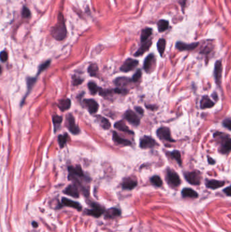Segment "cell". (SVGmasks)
<instances>
[{
  "instance_id": "1",
  "label": "cell",
  "mask_w": 231,
  "mask_h": 232,
  "mask_svg": "<svg viewBox=\"0 0 231 232\" xmlns=\"http://www.w3.org/2000/svg\"><path fill=\"white\" fill-rule=\"evenodd\" d=\"M52 34L58 41L63 40L67 36V29H66L65 19L61 13L58 14L57 24L52 28Z\"/></svg>"
},
{
  "instance_id": "2",
  "label": "cell",
  "mask_w": 231,
  "mask_h": 232,
  "mask_svg": "<svg viewBox=\"0 0 231 232\" xmlns=\"http://www.w3.org/2000/svg\"><path fill=\"white\" fill-rule=\"evenodd\" d=\"M220 143L219 152L222 154H228L231 151V137L222 132H216L213 134Z\"/></svg>"
},
{
  "instance_id": "3",
  "label": "cell",
  "mask_w": 231,
  "mask_h": 232,
  "mask_svg": "<svg viewBox=\"0 0 231 232\" xmlns=\"http://www.w3.org/2000/svg\"><path fill=\"white\" fill-rule=\"evenodd\" d=\"M166 180L167 183L172 188L178 187L181 183V180L176 172H174L171 169L168 168L166 173Z\"/></svg>"
},
{
  "instance_id": "4",
  "label": "cell",
  "mask_w": 231,
  "mask_h": 232,
  "mask_svg": "<svg viewBox=\"0 0 231 232\" xmlns=\"http://www.w3.org/2000/svg\"><path fill=\"white\" fill-rule=\"evenodd\" d=\"M184 177H185L186 180L191 185H199L201 183V175L199 171L186 172L184 174Z\"/></svg>"
},
{
  "instance_id": "5",
  "label": "cell",
  "mask_w": 231,
  "mask_h": 232,
  "mask_svg": "<svg viewBox=\"0 0 231 232\" xmlns=\"http://www.w3.org/2000/svg\"><path fill=\"white\" fill-rule=\"evenodd\" d=\"M157 135L161 140H164L168 142H175L171 136V132L169 128L161 127L157 130Z\"/></svg>"
},
{
  "instance_id": "6",
  "label": "cell",
  "mask_w": 231,
  "mask_h": 232,
  "mask_svg": "<svg viewBox=\"0 0 231 232\" xmlns=\"http://www.w3.org/2000/svg\"><path fill=\"white\" fill-rule=\"evenodd\" d=\"M213 75L216 84L218 86H221L222 75V61L220 60H218L216 62L215 67H214Z\"/></svg>"
},
{
  "instance_id": "7",
  "label": "cell",
  "mask_w": 231,
  "mask_h": 232,
  "mask_svg": "<svg viewBox=\"0 0 231 232\" xmlns=\"http://www.w3.org/2000/svg\"><path fill=\"white\" fill-rule=\"evenodd\" d=\"M157 145V142L151 137L145 136L143 138H142L140 140V147L143 149H149L153 148Z\"/></svg>"
},
{
  "instance_id": "8",
  "label": "cell",
  "mask_w": 231,
  "mask_h": 232,
  "mask_svg": "<svg viewBox=\"0 0 231 232\" xmlns=\"http://www.w3.org/2000/svg\"><path fill=\"white\" fill-rule=\"evenodd\" d=\"M138 65V61L132 58H128L124 62L121 67V71L123 72H128L133 70Z\"/></svg>"
},
{
  "instance_id": "9",
  "label": "cell",
  "mask_w": 231,
  "mask_h": 232,
  "mask_svg": "<svg viewBox=\"0 0 231 232\" xmlns=\"http://www.w3.org/2000/svg\"><path fill=\"white\" fill-rule=\"evenodd\" d=\"M125 118L131 124L134 126H138L140 124V118L133 111L127 110L125 114Z\"/></svg>"
},
{
  "instance_id": "10",
  "label": "cell",
  "mask_w": 231,
  "mask_h": 232,
  "mask_svg": "<svg viewBox=\"0 0 231 232\" xmlns=\"http://www.w3.org/2000/svg\"><path fill=\"white\" fill-rule=\"evenodd\" d=\"M67 123H68V128L69 131L72 132L74 134H77L80 132V129L78 128L77 125L75 124V119L72 117V115L69 114L67 118Z\"/></svg>"
},
{
  "instance_id": "11",
  "label": "cell",
  "mask_w": 231,
  "mask_h": 232,
  "mask_svg": "<svg viewBox=\"0 0 231 232\" xmlns=\"http://www.w3.org/2000/svg\"><path fill=\"white\" fill-rule=\"evenodd\" d=\"M86 211H87L88 214L92 215V216H94L95 217H99L100 216H101L104 212L102 208H101L98 204H94V203L92 204L90 209H89Z\"/></svg>"
},
{
  "instance_id": "12",
  "label": "cell",
  "mask_w": 231,
  "mask_h": 232,
  "mask_svg": "<svg viewBox=\"0 0 231 232\" xmlns=\"http://www.w3.org/2000/svg\"><path fill=\"white\" fill-rule=\"evenodd\" d=\"M84 102L90 114H95L98 111V104L94 99H85Z\"/></svg>"
},
{
  "instance_id": "13",
  "label": "cell",
  "mask_w": 231,
  "mask_h": 232,
  "mask_svg": "<svg viewBox=\"0 0 231 232\" xmlns=\"http://www.w3.org/2000/svg\"><path fill=\"white\" fill-rule=\"evenodd\" d=\"M64 193L73 198H79V196H80V191L78 190V186L75 183L69 185L65 189Z\"/></svg>"
},
{
  "instance_id": "14",
  "label": "cell",
  "mask_w": 231,
  "mask_h": 232,
  "mask_svg": "<svg viewBox=\"0 0 231 232\" xmlns=\"http://www.w3.org/2000/svg\"><path fill=\"white\" fill-rule=\"evenodd\" d=\"M199 46V43H193V44H184L183 42H178L176 43V48L179 50L180 51H184V50H193L195 49L197 46Z\"/></svg>"
},
{
  "instance_id": "15",
  "label": "cell",
  "mask_w": 231,
  "mask_h": 232,
  "mask_svg": "<svg viewBox=\"0 0 231 232\" xmlns=\"http://www.w3.org/2000/svg\"><path fill=\"white\" fill-rule=\"evenodd\" d=\"M155 56L153 54L148 55L145 58L144 62V69L147 72H150L152 71V68H153V65H155Z\"/></svg>"
},
{
  "instance_id": "16",
  "label": "cell",
  "mask_w": 231,
  "mask_h": 232,
  "mask_svg": "<svg viewBox=\"0 0 231 232\" xmlns=\"http://www.w3.org/2000/svg\"><path fill=\"white\" fill-rule=\"evenodd\" d=\"M225 183L222 181H217L214 179H207L206 181V185L207 188L212 189V190H216L223 187Z\"/></svg>"
},
{
  "instance_id": "17",
  "label": "cell",
  "mask_w": 231,
  "mask_h": 232,
  "mask_svg": "<svg viewBox=\"0 0 231 232\" xmlns=\"http://www.w3.org/2000/svg\"><path fill=\"white\" fill-rule=\"evenodd\" d=\"M214 105H215V102L211 100L208 96H203L202 98H201L200 102L201 109H206L208 108H212Z\"/></svg>"
},
{
  "instance_id": "18",
  "label": "cell",
  "mask_w": 231,
  "mask_h": 232,
  "mask_svg": "<svg viewBox=\"0 0 231 232\" xmlns=\"http://www.w3.org/2000/svg\"><path fill=\"white\" fill-rule=\"evenodd\" d=\"M62 204L64 205V206H69V207L75 208V209H77L78 210H81V206L80 205V204H79L77 202L71 200H69V199L66 198H62Z\"/></svg>"
},
{
  "instance_id": "19",
  "label": "cell",
  "mask_w": 231,
  "mask_h": 232,
  "mask_svg": "<svg viewBox=\"0 0 231 232\" xmlns=\"http://www.w3.org/2000/svg\"><path fill=\"white\" fill-rule=\"evenodd\" d=\"M137 181L136 180H134L131 178H127L124 179L123 182L122 183V187L125 190H133L134 188L136 187Z\"/></svg>"
},
{
  "instance_id": "20",
  "label": "cell",
  "mask_w": 231,
  "mask_h": 232,
  "mask_svg": "<svg viewBox=\"0 0 231 232\" xmlns=\"http://www.w3.org/2000/svg\"><path fill=\"white\" fill-rule=\"evenodd\" d=\"M182 195L183 198H197L199 195L197 192L190 188H184L182 191Z\"/></svg>"
},
{
  "instance_id": "21",
  "label": "cell",
  "mask_w": 231,
  "mask_h": 232,
  "mask_svg": "<svg viewBox=\"0 0 231 232\" xmlns=\"http://www.w3.org/2000/svg\"><path fill=\"white\" fill-rule=\"evenodd\" d=\"M151 45H152V42L151 40L144 42L143 44L140 46V48L138 50V51L135 53L134 55L136 56H139L143 55L145 52L149 50Z\"/></svg>"
},
{
  "instance_id": "22",
  "label": "cell",
  "mask_w": 231,
  "mask_h": 232,
  "mask_svg": "<svg viewBox=\"0 0 231 232\" xmlns=\"http://www.w3.org/2000/svg\"><path fill=\"white\" fill-rule=\"evenodd\" d=\"M71 102L70 99L66 98L62 99V100L59 101L58 106L62 111H65L66 110H68V109L71 107Z\"/></svg>"
},
{
  "instance_id": "23",
  "label": "cell",
  "mask_w": 231,
  "mask_h": 232,
  "mask_svg": "<svg viewBox=\"0 0 231 232\" xmlns=\"http://www.w3.org/2000/svg\"><path fill=\"white\" fill-rule=\"evenodd\" d=\"M115 127L120 131L127 132V133H129V134H134V132L130 130V129L127 128V126L125 125V124L123 122V121H119V122H116V123L115 124Z\"/></svg>"
},
{
  "instance_id": "24",
  "label": "cell",
  "mask_w": 231,
  "mask_h": 232,
  "mask_svg": "<svg viewBox=\"0 0 231 232\" xmlns=\"http://www.w3.org/2000/svg\"><path fill=\"white\" fill-rule=\"evenodd\" d=\"M113 141L115 142H116L117 143H118V144L123 145H125V146H126V145H131V142L130 141L126 140V139L122 138L121 137H119V136L118 135V134L116 132H113Z\"/></svg>"
},
{
  "instance_id": "25",
  "label": "cell",
  "mask_w": 231,
  "mask_h": 232,
  "mask_svg": "<svg viewBox=\"0 0 231 232\" xmlns=\"http://www.w3.org/2000/svg\"><path fill=\"white\" fill-rule=\"evenodd\" d=\"M120 214L121 213L119 210L117 209L116 208H112L107 211L106 214H105V218H113L114 217L119 216Z\"/></svg>"
},
{
  "instance_id": "26",
  "label": "cell",
  "mask_w": 231,
  "mask_h": 232,
  "mask_svg": "<svg viewBox=\"0 0 231 232\" xmlns=\"http://www.w3.org/2000/svg\"><path fill=\"white\" fill-rule=\"evenodd\" d=\"M168 154H169V155L171 158L174 159V160L178 162V164L180 166H182V158H181V154L179 151L174 150L172 151H170L168 152Z\"/></svg>"
},
{
  "instance_id": "27",
  "label": "cell",
  "mask_w": 231,
  "mask_h": 232,
  "mask_svg": "<svg viewBox=\"0 0 231 232\" xmlns=\"http://www.w3.org/2000/svg\"><path fill=\"white\" fill-rule=\"evenodd\" d=\"M97 119H98V122H99V124H100L101 126L104 129H105V130H107V129L110 128L111 124L107 119L102 117V116L100 115H98Z\"/></svg>"
},
{
  "instance_id": "28",
  "label": "cell",
  "mask_w": 231,
  "mask_h": 232,
  "mask_svg": "<svg viewBox=\"0 0 231 232\" xmlns=\"http://www.w3.org/2000/svg\"><path fill=\"white\" fill-rule=\"evenodd\" d=\"M151 34H152V29H151L147 28V29H144V30L142 31V34H141V37H140L141 42L143 43L147 42V39H148V38H149L150 36L151 35Z\"/></svg>"
},
{
  "instance_id": "29",
  "label": "cell",
  "mask_w": 231,
  "mask_h": 232,
  "mask_svg": "<svg viewBox=\"0 0 231 232\" xmlns=\"http://www.w3.org/2000/svg\"><path fill=\"white\" fill-rule=\"evenodd\" d=\"M157 50L159 51V54L161 56H163L165 49H166V40L164 39H160L159 41L157 42Z\"/></svg>"
},
{
  "instance_id": "30",
  "label": "cell",
  "mask_w": 231,
  "mask_h": 232,
  "mask_svg": "<svg viewBox=\"0 0 231 232\" xmlns=\"http://www.w3.org/2000/svg\"><path fill=\"white\" fill-rule=\"evenodd\" d=\"M158 29H159V32H163L167 30L168 26H169V22L168 21H166V20H161L157 23Z\"/></svg>"
},
{
  "instance_id": "31",
  "label": "cell",
  "mask_w": 231,
  "mask_h": 232,
  "mask_svg": "<svg viewBox=\"0 0 231 232\" xmlns=\"http://www.w3.org/2000/svg\"><path fill=\"white\" fill-rule=\"evenodd\" d=\"M52 120H53V123L54 126V132H57L62 123V118L61 116L54 115L53 118H52Z\"/></svg>"
},
{
  "instance_id": "32",
  "label": "cell",
  "mask_w": 231,
  "mask_h": 232,
  "mask_svg": "<svg viewBox=\"0 0 231 232\" xmlns=\"http://www.w3.org/2000/svg\"><path fill=\"white\" fill-rule=\"evenodd\" d=\"M151 182L153 185L156 187H161L163 185V181L161 180V178L157 176V175H155L153 177L151 178Z\"/></svg>"
},
{
  "instance_id": "33",
  "label": "cell",
  "mask_w": 231,
  "mask_h": 232,
  "mask_svg": "<svg viewBox=\"0 0 231 232\" xmlns=\"http://www.w3.org/2000/svg\"><path fill=\"white\" fill-rule=\"evenodd\" d=\"M98 71V67L96 64H92L88 67V72L91 76H96Z\"/></svg>"
},
{
  "instance_id": "34",
  "label": "cell",
  "mask_w": 231,
  "mask_h": 232,
  "mask_svg": "<svg viewBox=\"0 0 231 232\" xmlns=\"http://www.w3.org/2000/svg\"><path fill=\"white\" fill-rule=\"evenodd\" d=\"M130 79L127 78H118L115 81V84L117 86H124L125 85H127L128 82H130Z\"/></svg>"
},
{
  "instance_id": "35",
  "label": "cell",
  "mask_w": 231,
  "mask_h": 232,
  "mask_svg": "<svg viewBox=\"0 0 231 232\" xmlns=\"http://www.w3.org/2000/svg\"><path fill=\"white\" fill-rule=\"evenodd\" d=\"M67 139H68V134H65L59 136V137H58V143H59V145H60V147L61 148L63 147L65 145H66V143H67Z\"/></svg>"
},
{
  "instance_id": "36",
  "label": "cell",
  "mask_w": 231,
  "mask_h": 232,
  "mask_svg": "<svg viewBox=\"0 0 231 232\" xmlns=\"http://www.w3.org/2000/svg\"><path fill=\"white\" fill-rule=\"evenodd\" d=\"M88 88H89V89H90V91L91 92V93L92 94H96L98 91H99V89H98V87L97 86V85L95 83L93 82H89Z\"/></svg>"
},
{
  "instance_id": "37",
  "label": "cell",
  "mask_w": 231,
  "mask_h": 232,
  "mask_svg": "<svg viewBox=\"0 0 231 232\" xmlns=\"http://www.w3.org/2000/svg\"><path fill=\"white\" fill-rule=\"evenodd\" d=\"M36 80H37V78H29L27 79V86H28L29 92L31 90V88H33V86ZM29 92L27 94H29Z\"/></svg>"
},
{
  "instance_id": "38",
  "label": "cell",
  "mask_w": 231,
  "mask_h": 232,
  "mask_svg": "<svg viewBox=\"0 0 231 232\" xmlns=\"http://www.w3.org/2000/svg\"><path fill=\"white\" fill-rule=\"evenodd\" d=\"M50 62H51L50 61H47L46 62H45L44 63H43V64H41L40 66H39V67L38 74H37V76H38L39 74H41V73L43 71H44L45 69H47V68L49 67V64H50Z\"/></svg>"
},
{
  "instance_id": "39",
  "label": "cell",
  "mask_w": 231,
  "mask_h": 232,
  "mask_svg": "<svg viewBox=\"0 0 231 232\" xmlns=\"http://www.w3.org/2000/svg\"><path fill=\"white\" fill-rule=\"evenodd\" d=\"M22 15L24 18H29L31 16V12L28 8L23 6L22 10Z\"/></svg>"
},
{
  "instance_id": "40",
  "label": "cell",
  "mask_w": 231,
  "mask_h": 232,
  "mask_svg": "<svg viewBox=\"0 0 231 232\" xmlns=\"http://www.w3.org/2000/svg\"><path fill=\"white\" fill-rule=\"evenodd\" d=\"M222 125L224 128H227L228 130H231V119L227 118L225 119L222 122Z\"/></svg>"
},
{
  "instance_id": "41",
  "label": "cell",
  "mask_w": 231,
  "mask_h": 232,
  "mask_svg": "<svg viewBox=\"0 0 231 232\" xmlns=\"http://www.w3.org/2000/svg\"><path fill=\"white\" fill-rule=\"evenodd\" d=\"M141 76H142V72H141V71L140 70V69H138V70L136 72V74H135L133 75L132 81L134 82H138L140 79V78H141Z\"/></svg>"
},
{
  "instance_id": "42",
  "label": "cell",
  "mask_w": 231,
  "mask_h": 232,
  "mask_svg": "<svg viewBox=\"0 0 231 232\" xmlns=\"http://www.w3.org/2000/svg\"><path fill=\"white\" fill-rule=\"evenodd\" d=\"M8 53L6 51H2L1 52V60L2 62H6L8 60Z\"/></svg>"
},
{
  "instance_id": "43",
  "label": "cell",
  "mask_w": 231,
  "mask_h": 232,
  "mask_svg": "<svg viewBox=\"0 0 231 232\" xmlns=\"http://www.w3.org/2000/svg\"><path fill=\"white\" fill-rule=\"evenodd\" d=\"M81 82H82V80L79 78H74L73 79H72V83H73V85L75 86L80 85V84H81Z\"/></svg>"
},
{
  "instance_id": "44",
  "label": "cell",
  "mask_w": 231,
  "mask_h": 232,
  "mask_svg": "<svg viewBox=\"0 0 231 232\" xmlns=\"http://www.w3.org/2000/svg\"><path fill=\"white\" fill-rule=\"evenodd\" d=\"M224 192L229 196H231V185L229 187L225 188L224 190Z\"/></svg>"
},
{
  "instance_id": "45",
  "label": "cell",
  "mask_w": 231,
  "mask_h": 232,
  "mask_svg": "<svg viewBox=\"0 0 231 232\" xmlns=\"http://www.w3.org/2000/svg\"><path fill=\"white\" fill-rule=\"evenodd\" d=\"M207 159H208V163H209V164H211V165H213V164H215V163H216V161H215V160H213V158H211V157L208 156V157H207Z\"/></svg>"
},
{
  "instance_id": "46",
  "label": "cell",
  "mask_w": 231,
  "mask_h": 232,
  "mask_svg": "<svg viewBox=\"0 0 231 232\" xmlns=\"http://www.w3.org/2000/svg\"><path fill=\"white\" fill-rule=\"evenodd\" d=\"M135 109H136V111L138 112V113H139V114H141V115H143V114H144V111H143V109H142L141 107H136V108H135Z\"/></svg>"
},
{
  "instance_id": "47",
  "label": "cell",
  "mask_w": 231,
  "mask_h": 232,
  "mask_svg": "<svg viewBox=\"0 0 231 232\" xmlns=\"http://www.w3.org/2000/svg\"><path fill=\"white\" fill-rule=\"evenodd\" d=\"M212 97L214 98V100H216V101H217V99H218V97H217V94L216 92H214V93H213Z\"/></svg>"
},
{
  "instance_id": "48",
  "label": "cell",
  "mask_w": 231,
  "mask_h": 232,
  "mask_svg": "<svg viewBox=\"0 0 231 232\" xmlns=\"http://www.w3.org/2000/svg\"><path fill=\"white\" fill-rule=\"evenodd\" d=\"M179 2H180V3L181 6H182V7H183V6H184V5H185V4H186V0H179Z\"/></svg>"
},
{
  "instance_id": "49",
  "label": "cell",
  "mask_w": 231,
  "mask_h": 232,
  "mask_svg": "<svg viewBox=\"0 0 231 232\" xmlns=\"http://www.w3.org/2000/svg\"><path fill=\"white\" fill-rule=\"evenodd\" d=\"M33 226L35 227H37V224L36 223H35V222H33Z\"/></svg>"
}]
</instances>
